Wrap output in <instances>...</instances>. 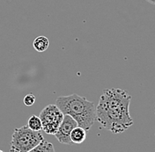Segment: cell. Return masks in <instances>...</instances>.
<instances>
[{
	"instance_id": "cell-5",
	"label": "cell",
	"mask_w": 155,
	"mask_h": 152,
	"mask_svg": "<svg viewBox=\"0 0 155 152\" xmlns=\"http://www.w3.org/2000/svg\"><path fill=\"white\" fill-rule=\"evenodd\" d=\"M77 126L78 123L73 118H71L70 115H64L62 123L59 126L57 133L54 135L60 143L71 145L72 142L71 140V133Z\"/></svg>"
},
{
	"instance_id": "cell-3",
	"label": "cell",
	"mask_w": 155,
	"mask_h": 152,
	"mask_svg": "<svg viewBox=\"0 0 155 152\" xmlns=\"http://www.w3.org/2000/svg\"><path fill=\"white\" fill-rule=\"evenodd\" d=\"M43 139L41 132L33 131L28 126L15 128L12 135L10 151L28 152L41 143Z\"/></svg>"
},
{
	"instance_id": "cell-12",
	"label": "cell",
	"mask_w": 155,
	"mask_h": 152,
	"mask_svg": "<svg viewBox=\"0 0 155 152\" xmlns=\"http://www.w3.org/2000/svg\"><path fill=\"white\" fill-rule=\"evenodd\" d=\"M0 152H4V151H3V150H0Z\"/></svg>"
},
{
	"instance_id": "cell-7",
	"label": "cell",
	"mask_w": 155,
	"mask_h": 152,
	"mask_svg": "<svg viewBox=\"0 0 155 152\" xmlns=\"http://www.w3.org/2000/svg\"><path fill=\"white\" fill-rule=\"evenodd\" d=\"M33 46L37 52H44L48 49L49 46L48 39L43 35L38 36L37 38L35 39L33 42Z\"/></svg>"
},
{
	"instance_id": "cell-11",
	"label": "cell",
	"mask_w": 155,
	"mask_h": 152,
	"mask_svg": "<svg viewBox=\"0 0 155 152\" xmlns=\"http://www.w3.org/2000/svg\"><path fill=\"white\" fill-rule=\"evenodd\" d=\"M148 3L152 4V5H155V0H146Z\"/></svg>"
},
{
	"instance_id": "cell-1",
	"label": "cell",
	"mask_w": 155,
	"mask_h": 152,
	"mask_svg": "<svg viewBox=\"0 0 155 152\" xmlns=\"http://www.w3.org/2000/svg\"><path fill=\"white\" fill-rule=\"evenodd\" d=\"M131 96L125 90L105 89L96 105V121L107 130L121 134L134 121L130 114Z\"/></svg>"
},
{
	"instance_id": "cell-4",
	"label": "cell",
	"mask_w": 155,
	"mask_h": 152,
	"mask_svg": "<svg viewBox=\"0 0 155 152\" xmlns=\"http://www.w3.org/2000/svg\"><path fill=\"white\" fill-rule=\"evenodd\" d=\"M64 114L56 105H48L41 110L39 116L42 124V130L48 134H55L64 120Z\"/></svg>"
},
{
	"instance_id": "cell-10",
	"label": "cell",
	"mask_w": 155,
	"mask_h": 152,
	"mask_svg": "<svg viewBox=\"0 0 155 152\" xmlns=\"http://www.w3.org/2000/svg\"><path fill=\"white\" fill-rule=\"evenodd\" d=\"M23 102H24L25 105H27V106L33 105L35 104V96L34 95V94H32V93L26 95L25 98H24V99H23Z\"/></svg>"
},
{
	"instance_id": "cell-2",
	"label": "cell",
	"mask_w": 155,
	"mask_h": 152,
	"mask_svg": "<svg viewBox=\"0 0 155 152\" xmlns=\"http://www.w3.org/2000/svg\"><path fill=\"white\" fill-rule=\"evenodd\" d=\"M56 105L64 115H70L78 126L85 130H90L96 121V105L87 98L71 94L58 97Z\"/></svg>"
},
{
	"instance_id": "cell-8",
	"label": "cell",
	"mask_w": 155,
	"mask_h": 152,
	"mask_svg": "<svg viewBox=\"0 0 155 152\" xmlns=\"http://www.w3.org/2000/svg\"><path fill=\"white\" fill-rule=\"evenodd\" d=\"M28 152H56V150L52 143H48V141L43 139L41 143H39L35 148H34Z\"/></svg>"
},
{
	"instance_id": "cell-9",
	"label": "cell",
	"mask_w": 155,
	"mask_h": 152,
	"mask_svg": "<svg viewBox=\"0 0 155 152\" xmlns=\"http://www.w3.org/2000/svg\"><path fill=\"white\" fill-rule=\"evenodd\" d=\"M27 126L33 131L40 132L41 130H42V124L41 121V119H40V117L36 116V115H33L29 118Z\"/></svg>"
},
{
	"instance_id": "cell-6",
	"label": "cell",
	"mask_w": 155,
	"mask_h": 152,
	"mask_svg": "<svg viewBox=\"0 0 155 152\" xmlns=\"http://www.w3.org/2000/svg\"><path fill=\"white\" fill-rule=\"evenodd\" d=\"M87 130H85L84 128L78 126H77L75 128H73V130L71 133V140L72 143L80 144V143H84V141L87 138Z\"/></svg>"
}]
</instances>
